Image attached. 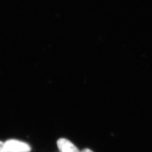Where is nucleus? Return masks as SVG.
Returning a JSON list of instances; mask_svg holds the SVG:
<instances>
[{
	"mask_svg": "<svg viewBox=\"0 0 152 152\" xmlns=\"http://www.w3.org/2000/svg\"><path fill=\"white\" fill-rule=\"evenodd\" d=\"M0 152H10L6 147L5 142L0 141Z\"/></svg>",
	"mask_w": 152,
	"mask_h": 152,
	"instance_id": "obj_3",
	"label": "nucleus"
},
{
	"mask_svg": "<svg viewBox=\"0 0 152 152\" xmlns=\"http://www.w3.org/2000/svg\"><path fill=\"white\" fill-rule=\"evenodd\" d=\"M6 147L10 152H30V145L23 141L15 139L8 140L5 142Z\"/></svg>",
	"mask_w": 152,
	"mask_h": 152,
	"instance_id": "obj_1",
	"label": "nucleus"
},
{
	"mask_svg": "<svg viewBox=\"0 0 152 152\" xmlns=\"http://www.w3.org/2000/svg\"><path fill=\"white\" fill-rule=\"evenodd\" d=\"M57 145L60 152H82L72 142L64 138L59 139Z\"/></svg>",
	"mask_w": 152,
	"mask_h": 152,
	"instance_id": "obj_2",
	"label": "nucleus"
},
{
	"mask_svg": "<svg viewBox=\"0 0 152 152\" xmlns=\"http://www.w3.org/2000/svg\"><path fill=\"white\" fill-rule=\"evenodd\" d=\"M82 152H93L91 150L88 149V148H86V149H84L82 151Z\"/></svg>",
	"mask_w": 152,
	"mask_h": 152,
	"instance_id": "obj_4",
	"label": "nucleus"
}]
</instances>
